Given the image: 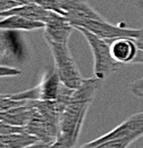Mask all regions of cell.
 <instances>
[{
    "instance_id": "cell-1",
    "label": "cell",
    "mask_w": 143,
    "mask_h": 148,
    "mask_svg": "<svg viewBox=\"0 0 143 148\" xmlns=\"http://www.w3.org/2000/svg\"><path fill=\"white\" fill-rule=\"evenodd\" d=\"M102 81L104 80L97 76L84 79L82 86L73 93L63 114L58 136V140H60L68 148H74L76 145L84 123L85 115L94 99L95 93L100 89Z\"/></svg>"
},
{
    "instance_id": "cell-2",
    "label": "cell",
    "mask_w": 143,
    "mask_h": 148,
    "mask_svg": "<svg viewBox=\"0 0 143 148\" xmlns=\"http://www.w3.org/2000/svg\"><path fill=\"white\" fill-rule=\"evenodd\" d=\"M76 30H78L83 37H85L90 48L92 50L93 58H94V66L93 71L94 75L101 80H105L109 75L117 72L122 69V64H119L111 54V48L109 41L102 38L95 36L94 33L90 32L85 27L76 26Z\"/></svg>"
},
{
    "instance_id": "cell-3",
    "label": "cell",
    "mask_w": 143,
    "mask_h": 148,
    "mask_svg": "<svg viewBox=\"0 0 143 148\" xmlns=\"http://www.w3.org/2000/svg\"><path fill=\"white\" fill-rule=\"evenodd\" d=\"M47 43L52 53L54 70L57 71L61 82L74 90L80 88L84 79L69 51L68 43H56L51 41H47Z\"/></svg>"
},
{
    "instance_id": "cell-4",
    "label": "cell",
    "mask_w": 143,
    "mask_h": 148,
    "mask_svg": "<svg viewBox=\"0 0 143 148\" xmlns=\"http://www.w3.org/2000/svg\"><path fill=\"white\" fill-rule=\"evenodd\" d=\"M27 57V42L20 31L0 30V65L16 67Z\"/></svg>"
},
{
    "instance_id": "cell-5",
    "label": "cell",
    "mask_w": 143,
    "mask_h": 148,
    "mask_svg": "<svg viewBox=\"0 0 143 148\" xmlns=\"http://www.w3.org/2000/svg\"><path fill=\"white\" fill-rule=\"evenodd\" d=\"M64 87L57 71H49L43 76L41 82L32 89L12 93L9 97L14 100H56Z\"/></svg>"
},
{
    "instance_id": "cell-6",
    "label": "cell",
    "mask_w": 143,
    "mask_h": 148,
    "mask_svg": "<svg viewBox=\"0 0 143 148\" xmlns=\"http://www.w3.org/2000/svg\"><path fill=\"white\" fill-rule=\"evenodd\" d=\"M74 27L76 26H82L89 30L90 32L94 33L95 36L102 38L105 40H115V39H121V38H132L136 39L143 33V30L139 29H128L123 27L119 25H112L108 23L106 19H85L81 22H76L73 24Z\"/></svg>"
},
{
    "instance_id": "cell-7",
    "label": "cell",
    "mask_w": 143,
    "mask_h": 148,
    "mask_svg": "<svg viewBox=\"0 0 143 148\" xmlns=\"http://www.w3.org/2000/svg\"><path fill=\"white\" fill-rule=\"evenodd\" d=\"M143 136V112L135 113L126 119L123 123L117 125L115 129L109 131L108 133L91 140L94 144L108 141V140H123L128 145L138 140Z\"/></svg>"
},
{
    "instance_id": "cell-8",
    "label": "cell",
    "mask_w": 143,
    "mask_h": 148,
    "mask_svg": "<svg viewBox=\"0 0 143 148\" xmlns=\"http://www.w3.org/2000/svg\"><path fill=\"white\" fill-rule=\"evenodd\" d=\"M32 116L25 127V131L34 136L39 141H43L47 144L54 143L59 136V128L48 121L46 117H43L34 107H32Z\"/></svg>"
},
{
    "instance_id": "cell-9",
    "label": "cell",
    "mask_w": 143,
    "mask_h": 148,
    "mask_svg": "<svg viewBox=\"0 0 143 148\" xmlns=\"http://www.w3.org/2000/svg\"><path fill=\"white\" fill-rule=\"evenodd\" d=\"M43 29L46 41H51L56 43H68V39L75 27L65 16L52 12L51 17L44 24Z\"/></svg>"
},
{
    "instance_id": "cell-10",
    "label": "cell",
    "mask_w": 143,
    "mask_h": 148,
    "mask_svg": "<svg viewBox=\"0 0 143 148\" xmlns=\"http://www.w3.org/2000/svg\"><path fill=\"white\" fill-rule=\"evenodd\" d=\"M64 16L72 25L85 19H105L84 0H60Z\"/></svg>"
},
{
    "instance_id": "cell-11",
    "label": "cell",
    "mask_w": 143,
    "mask_h": 148,
    "mask_svg": "<svg viewBox=\"0 0 143 148\" xmlns=\"http://www.w3.org/2000/svg\"><path fill=\"white\" fill-rule=\"evenodd\" d=\"M110 43L112 57L122 65L134 64L138 56V46L135 39L121 38L115 40H107Z\"/></svg>"
},
{
    "instance_id": "cell-12",
    "label": "cell",
    "mask_w": 143,
    "mask_h": 148,
    "mask_svg": "<svg viewBox=\"0 0 143 148\" xmlns=\"http://www.w3.org/2000/svg\"><path fill=\"white\" fill-rule=\"evenodd\" d=\"M52 12L44 9L43 7L39 6L37 3H29V5H24V6H19L16 8L9 9L7 12H3L0 14V17H8L10 15H18L22 16L24 18L31 19V21H35V22H42V23H47L49 18L51 17Z\"/></svg>"
},
{
    "instance_id": "cell-13",
    "label": "cell",
    "mask_w": 143,
    "mask_h": 148,
    "mask_svg": "<svg viewBox=\"0 0 143 148\" xmlns=\"http://www.w3.org/2000/svg\"><path fill=\"white\" fill-rule=\"evenodd\" d=\"M32 112L33 110L29 105V101H27V104H25V105L0 112V121L5 122L7 124L14 125V127L25 128L32 116Z\"/></svg>"
},
{
    "instance_id": "cell-14",
    "label": "cell",
    "mask_w": 143,
    "mask_h": 148,
    "mask_svg": "<svg viewBox=\"0 0 143 148\" xmlns=\"http://www.w3.org/2000/svg\"><path fill=\"white\" fill-rule=\"evenodd\" d=\"M44 27V23L24 18L18 15H10L8 17H0V30L9 31H33Z\"/></svg>"
},
{
    "instance_id": "cell-15",
    "label": "cell",
    "mask_w": 143,
    "mask_h": 148,
    "mask_svg": "<svg viewBox=\"0 0 143 148\" xmlns=\"http://www.w3.org/2000/svg\"><path fill=\"white\" fill-rule=\"evenodd\" d=\"M0 141L7 148H25L31 146L39 141L34 136L27 133L26 131L23 132H15L9 134L0 136Z\"/></svg>"
},
{
    "instance_id": "cell-16",
    "label": "cell",
    "mask_w": 143,
    "mask_h": 148,
    "mask_svg": "<svg viewBox=\"0 0 143 148\" xmlns=\"http://www.w3.org/2000/svg\"><path fill=\"white\" fill-rule=\"evenodd\" d=\"M34 2L37 3L39 6L43 7L47 10L54 12V13H57V14L64 16V12L60 6V0H34Z\"/></svg>"
},
{
    "instance_id": "cell-17",
    "label": "cell",
    "mask_w": 143,
    "mask_h": 148,
    "mask_svg": "<svg viewBox=\"0 0 143 148\" xmlns=\"http://www.w3.org/2000/svg\"><path fill=\"white\" fill-rule=\"evenodd\" d=\"M27 104V101L25 100H14L9 97V95H0V112L13 108V107H17Z\"/></svg>"
},
{
    "instance_id": "cell-18",
    "label": "cell",
    "mask_w": 143,
    "mask_h": 148,
    "mask_svg": "<svg viewBox=\"0 0 143 148\" xmlns=\"http://www.w3.org/2000/svg\"><path fill=\"white\" fill-rule=\"evenodd\" d=\"M129 90L136 98L143 99V77L132 82L129 84Z\"/></svg>"
},
{
    "instance_id": "cell-19",
    "label": "cell",
    "mask_w": 143,
    "mask_h": 148,
    "mask_svg": "<svg viewBox=\"0 0 143 148\" xmlns=\"http://www.w3.org/2000/svg\"><path fill=\"white\" fill-rule=\"evenodd\" d=\"M23 131H25V128H23V127H14V125H10V124H7V123L0 121V136L15 133V132H23Z\"/></svg>"
},
{
    "instance_id": "cell-20",
    "label": "cell",
    "mask_w": 143,
    "mask_h": 148,
    "mask_svg": "<svg viewBox=\"0 0 143 148\" xmlns=\"http://www.w3.org/2000/svg\"><path fill=\"white\" fill-rule=\"evenodd\" d=\"M22 73V71L17 67H10V66H3L0 65V77L6 76H16Z\"/></svg>"
},
{
    "instance_id": "cell-21",
    "label": "cell",
    "mask_w": 143,
    "mask_h": 148,
    "mask_svg": "<svg viewBox=\"0 0 143 148\" xmlns=\"http://www.w3.org/2000/svg\"><path fill=\"white\" fill-rule=\"evenodd\" d=\"M20 6L18 0H0V14Z\"/></svg>"
},
{
    "instance_id": "cell-22",
    "label": "cell",
    "mask_w": 143,
    "mask_h": 148,
    "mask_svg": "<svg viewBox=\"0 0 143 148\" xmlns=\"http://www.w3.org/2000/svg\"><path fill=\"white\" fill-rule=\"evenodd\" d=\"M136 46H138V56L134 64H143V33L135 39Z\"/></svg>"
},
{
    "instance_id": "cell-23",
    "label": "cell",
    "mask_w": 143,
    "mask_h": 148,
    "mask_svg": "<svg viewBox=\"0 0 143 148\" xmlns=\"http://www.w3.org/2000/svg\"><path fill=\"white\" fill-rule=\"evenodd\" d=\"M51 144H47V143H43V141H36L35 144L31 145V146H27L25 148H49Z\"/></svg>"
},
{
    "instance_id": "cell-24",
    "label": "cell",
    "mask_w": 143,
    "mask_h": 148,
    "mask_svg": "<svg viewBox=\"0 0 143 148\" xmlns=\"http://www.w3.org/2000/svg\"><path fill=\"white\" fill-rule=\"evenodd\" d=\"M49 148H68V147H67L65 144H63L60 140H58V139H57L54 143H52V144L50 145V147Z\"/></svg>"
},
{
    "instance_id": "cell-25",
    "label": "cell",
    "mask_w": 143,
    "mask_h": 148,
    "mask_svg": "<svg viewBox=\"0 0 143 148\" xmlns=\"http://www.w3.org/2000/svg\"><path fill=\"white\" fill-rule=\"evenodd\" d=\"M136 6H138L139 10L141 12V14L143 15V0H139V1L136 2Z\"/></svg>"
},
{
    "instance_id": "cell-26",
    "label": "cell",
    "mask_w": 143,
    "mask_h": 148,
    "mask_svg": "<svg viewBox=\"0 0 143 148\" xmlns=\"http://www.w3.org/2000/svg\"><path fill=\"white\" fill-rule=\"evenodd\" d=\"M0 148H7V147H6V146H5V145H3V144L0 141Z\"/></svg>"
},
{
    "instance_id": "cell-27",
    "label": "cell",
    "mask_w": 143,
    "mask_h": 148,
    "mask_svg": "<svg viewBox=\"0 0 143 148\" xmlns=\"http://www.w3.org/2000/svg\"><path fill=\"white\" fill-rule=\"evenodd\" d=\"M84 1H88V0H84Z\"/></svg>"
}]
</instances>
